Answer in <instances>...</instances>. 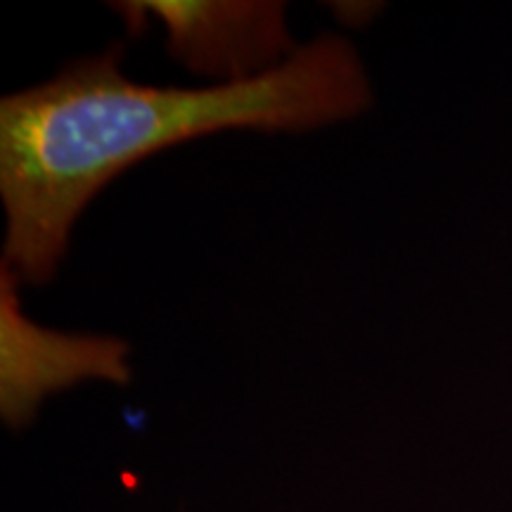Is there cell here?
Returning a JSON list of instances; mask_svg holds the SVG:
<instances>
[{
    "mask_svg": "<svg viewBox=\"0 0 512 512\" xmlns=\"http://www.w3.org/2000/svg\"><path fill=\"white\" fill-rule=\"evenodd\" d=\"M121 57L112 46L0 102L3 268L17 278H53L88 202L155 152L223 128L309 131L373 102L361 57L337 34L299 46L273 72L209 88L136 83Z\"/></svg>",
    "mask_w": 512,
    "mask_h": 512,
    "instance_id": "1",
    "label": "cell"
},
{
    "mask_svg": "<svg viewBox=\"0 0 512 512\" xmlns=\"http://www.w3.org/2000/svg\"><path fill=\"white\" fill-rule=\"evenodd\" d=\"M17 275L0 278V413L24 427L46 396L83 380H131L128 344L119 337L72 335L36 325L22 313Z\"/></svg>",
    "mask_w": 512,
    "mask_h": 512,
    "instance_id": "3",
    "label": "cell"
},
{
    "mask_svg": "<svg viewBox=\"0 0 512 512\" xmlns=\"http://www.w3.org/2000/svg\"><path fill=\"white\" fill-rule=\"evenodd\" d=\"M131 34L150 19L166 29V50L192 74L223 83L273 72L297 46L285 24V3H112Z\"/></svg>",
    "mask_w": 512,
    "mask_h": 512,
    "instance_id": "2",
    "label": "cell"
}]
</instances>
